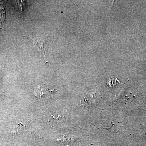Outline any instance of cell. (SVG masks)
Returning <instances> with one entry per match:
<instances>
[{
    "label": "cell",
    "instance_id": "cell-1",
    "mask_svg": "<svg viewBox=\"0 0 146 146\" xmlns=\"http://www.w3.org/2000/svg\"><path fill=\"white\" fill-rule=\"evenodd\" d=\"M34 94L37 98H42L51 96L52 93V91L46 86L40 85L36 86L35 89Z\"/></svg>",
    "mask_w": 146,
    "mask_h": 146
}]
</instances>
